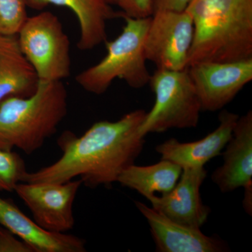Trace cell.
I'll use <instances>...</instances> for the list:
<instances>
[{"label": "cell", "instance_id": "cell-11", "mask_svg": "<svg viewBox=\"0 0 252 252\" xmlns=\"http://www.w3.org/2000/svg\"><path fill=\"white\" fill-rule=\"evenodd\" d=\"M135 205L148 222L157 252H221L229 250L224 241L205 235L200 228L173 221L141 202L136 201Z\"/></svg>", "mask_w": 252, "mask_h": 252}, {"label": "cell", "instance_id": "cell-23", "mask_svg": "<svg viewBox=\"0 0 252 252\" xmlns=\"http://www.w3.org/2000/svg\"><path fill=\"white\" fill-rule=\"evenodd\" d=\"M245 195H244L243 207L248 215H252V185L245 187Z\"/></svg>", "mask_w": 252, "mask_h": 252}, {"label": "cell", "instance_id": "cell-5", "mask_svg": "<svg viewBox=\"0 0 252 252\" xmlns=\"http://www.w3.org/2000/svg\"><path fill=\"white\" fill-rule=\"evenodd\" d=\"M149 84L156 101L140 126L142 135L198 126L201 104L188 68L180 71L157 69Z\"/></svg>", "mask_w": 252, "mask_h": 252}, {"label": "cell", "instance_id": "cell-22", "mask_svg": "<svg viewBox=\"0 0 252 252\" xmlns=\"http://www.w3.org/2000/svg\"><path fill=\"white\" fill-rule=\"evenodd\" d=\"M190 1L191 0H152L153 13L160 10L185 11Z\"/></svg>", "mask_w": 252, "mask_h": 252}, {"label": "cell", "instance_id": "cell-19", "mask_svg": "<svg viewBox=\"0 0 252 252\" xmlns=\"http://www.w3.org/2000/svg\"><path fill=\"white\" fill-rule=\"evenodd\" d=\"M24 0H0V34L17 35L28 19Z\"/></svg>", "mask_w": 252, "mask_h": 252}, {"label": "cell", "instance_id": "cell-15", "mask_svg": "<svg viewBox=\"0 0 252 252\" xmlns=\"http://www.w3.org/2000/svg\"><path fill=\"white\" fill-rule=\"evenodd\" d=\"M31 9L41 10L49 4L66 6L72 9L79 21V38L77 47L89 51L107 41V23L122 18L124 13L112 9L106 0H24Z\"/></svg>", "mask_w": 252, "mask_h": 252}, {"label": "cell", "instance_id": "cell-16", "mask_svg": "<svg viewBox=\"0 0 252 252\" xmlns=\"http://www.w3.org/2000/svg\"><path fill=\"white\" fill-rule=\"evenodd\" d=\"M39 84L35 71L21 51L17 35L0 34V104L10 97L32 95Z\"/></svg>", "mask_w": 252, "mask_h": 252}, {"label": "cell", "instance_id": "cell-18", "mask_svg": "<svg viewBox=\"0 0 252 252\" xmlns=\"http://www.w3.org/2000/svg\"><path fill=\"white\" fill-rule=\"evenodd\" d=\"M27 173L26 162L19 154L0 150V191H14Z\"/></svg>", "mask_w": 252, "mask_h": 252}, {"label": "cell", "instance_id": "cell-21", "mask_svg": "<svg viewBox=\"0 0 252 252\" xmlns=\"http://www.w3.org/2000/svg\"><path fill=\"white\" fill-rule=\"evenodd\" d=\"M0 252H33L24 242L0 225Z\"/></svg>", "mask_w": 252, "mask_h": 252}, {"label": "cell", "instance_id": "cell-7", "mask_svg": "<svg viewBox=\"0 0 252 252\" xmlns=\"http://www.w3.org/2000/svg\"><path fill=\"white\" fill-rule=\"evenodd\" d=\"M193 36V20L187 11H155L144 41L146 59L157 69H187Z\"/></svg>", "mask_w": 252, "mask_h": 252}, {"label": "cell", "instance_id": "cell-6", "mask_svg": "<svg viewBox=\"0 0 252 252\" xmlns=\"http://www.w3.org/2000/svg\"><path fill=\"white\" fill-rule=\"evenodd\" d=\"M17 36L39 81H63L70 76V41L57 16L43 11L28 17Z\"/></svg>", "mask_w": 252, "mask_h": 252}, {"label": "cell", "instance_id": "cell-20", "mask_svg": "<svg viewBox=\"0 0 252 252\" xmlns=\"http://www.w3.org/2000/svg\"><path fill=\"white\" fill-rule=\"evenodd\" d=\"M118 6L125 16L143 18L153 14L152 0H121Z\"/></svg>", "mask_w": 252, "mask_h": 252}, {"label": "cell", "instance_id": "cell-14", "mask_svg": "<svg viewBox=\"0 0 252 252\" xmlns=\"http://www.w3.org/2000/svg\"><path fill=\"white\" fill-rule=\"evenodd\" d=\"M239 117L235 113L223 110L219 116L218 127L201 140L180 142L171 138L158 145L156 151L161 155L162 160L175 162L182 168L204 167L225 148Z\"/></svg>", "mask_w": 252, "mask_h": 252}, {"label": "cell", "instance_id": "cell-24", "mask_svg": "<svg viewBox=\"0 0 252 252\" xmlns=\"http://www.w3.org/2000/svg\"><path fill=\"white\" fill-rule=\"evenodd\" d=\"M110 4H119L121 0H106Z\"/></svg>", "mask_w": 252, "mask_h": 252}, {"label": "cell", "instance_id": "cell-12", "mask_svg": "<svg viewBox=\"0 0 252 252\" xmlns=\"http://www.w3.org/2000/svg\"><path fill=\"white\" fill-rule=\"evenodd\" d=\"M0 225L24 242L33 252H85L86 241L67 233L42 228L16 206L12 200L0 197Z\"/></svg>", "mask_w": 252, "mask_h": 252}, {"label": "cell", "instance_id": "cell-13", "mask_svg": "<svg viewBox=\"0 0 252 252\" xmlns=\"http://www.w3.org/2000/svg\"><path fill=\"white\" fill-rule=\"evenodd\" d=\"M223 163L212 175L222 193L252 185V112L239 117L225 147Z\"/></svg>", "mask_w": 252, "mask_h": 252}, {"label": "cell", "instance_id": "cell-2", "mask_svg": "<svg viewBox=\"0 0 252 252\" xmlns=\"http://www.w3.org/2000/svg\"><path fill=\"white\" fill-rule=\"evenodd\" d=\"M194 36L188 67L252 59V0H191Z\"/></svg>", "mask_w": 252, "mask_h": 252}, {"label": "cell", "instance_id": "cell-9", "mask_svg": "<svg viewBox=\"0 0 252 252\" xmlns=\"http://www.w3.org/2000/svg\"><path fill=\"white\" fill-rule=\"evenodd\" d=\"M187 68L202 111L216 112L223 109L252 80V59L198 63Z\"/></svg>", "mask_w": 252, "mask_h": 252}, {"label": "cell", "instance_id": "cell-1", "mask_svg": "<svg viewBox=\"0 0 252 252\" xmlns=\"http://www.w3.org/2000/svg\"><path fill=\"white\" fill-rule=\"evenodd\" d=\"M146 114L137 109L117 122H96L81 136L65 131L58 140L61 157L48 166L28 172L23 182L64 183L79 177L91 189L117 182L143 150L145 136L140 126Z\"/></svg>", "mask_w": 252, "mask_h": 252}, {"label": "cell", "instance_id": "cell-4", "mask_svg": "<svg viewBox=\"0 0 252 252\" xmlns=\"http://www.w3.org/2000/svg\"><path fill=\"white\" fill-rule=\"evenodd\" d=\"M123 18L125 26L122 32L114 40L104 42L107 55L76 77L79 86L90 94H104L117 79L133 89L149 84L151 74L146 65L144 41L151 16L135 18L124 15Z\"/></svg>", "mask_w": 252, "mask_h": 252}, {"label": "cell", "instance_id": "cell-10", "mask_svg": "<svg viewBox=\"0 0 252 252\" xmlns=\"http://www.w3.org/2000/svg\"><path fill=\"white\" fill-rule=\"evenodd\" d=\"M207 177L204 167H185L175 187L161 196L147 198L152 208L180 224L200 228L207 221L210 208L203 203L200 189Z\"/></svg>", "mask_w": 252, "mask_h": 252}, {"label": "cell", "instance_id": "cell-8", "mask_svg": "<svg viewBox=\"0 0 252 252\" xmlns=\"http://www.w3.org/2000/svg\"><path fill=\"white\" fill-rule=\"evenodd\" d=\"M82 185L80 179L64 183L21 182L14 191L38 224L49 231L63 233L74 228L73 204Z\"/></svg>", "mask_w": 252, "mask_h": 252}, {"label": "cell", "instance_id": "cell-3", "mask_svg": "<svg viewBox=\"0 0 252 252\" xmlns=\"http://www.w3.org/2000/svg\"><path fill=\"white\" fill-rule=\"evenodd\" d=\"M67 99L63 81H39L32 95L4 100L0 104V150L16 148L31 155L41 149L67 116Z\"/></svg>", "mask_w": 252, "mask_h": 252}, {"label": "cell", "instance_id": "cell-17", "mask_svg": "<svg viewBox=\"0 0 252 252\" xmlns=\"http://www.w3.org/2000/svg\"><path fill=\"white\" fill-rule=\"evenodd\" d=\"M182 172L180 165L161 159L148 166L130 165L119 175L117 182L148 198L155 195L156 192L164 194L170 191L178 182Z\"/></svg>", "mask_w": 252, "mask_h": 252}]
</instances>
